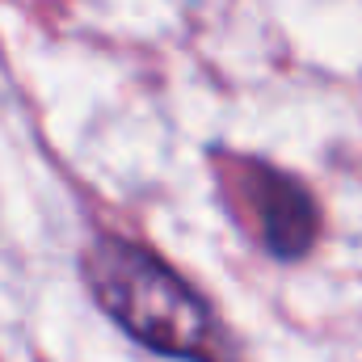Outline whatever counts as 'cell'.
<instances>
[{"label": "cell", "mask_w": 362, "mask_h": 362, "mask_svg": "<svg viewBox=\"0 0 362 362\" xmlns=\"http://www.w3.org/2000/svg\"><path fill=\"white\" fill-rule=\"evenodd\" d=\"M85 278L97 303L148 350L185 362H240L219 312L148 249L97 240L85 253Z\"/></svg>", "instance_id": "obj_1"}, {"label": "cell", "mask_w": 362, "mask_h": 362, "mask_svg": "<svg viewBox=\"0 0 362 362\" xmlns=\"http://www.w3.org/2000/svg\"><path fill=\"white\" fill-rule=\"evenodd\" d=\"M219 165H223V185L232 194V211L245 215V228L266 245V253L282 262L303 257L320 232L312 194L291 173H278L262 160L219 156Z\"/></svg>", "instance_id": "obj_2"}]
</instances>
